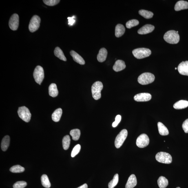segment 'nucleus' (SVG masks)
<instances>
[{
    "label": "nucleus",
    "mask_w": 188,
    "mask_h": 188,
    "mask_svg": "<svg viewBox=\"0 0 188 188\" xmlns=\"http://www.w3.org/2000/svg\"><path fill=\"white\" fill-rule=\"evenodd\" d=\"M178 31L171 30L166 32L164 36V39L170 44H176L180 41V35Z\"/></svg>",
    "instance_id": "obj_1"
},
{
    "label": "nucleus",
    "mask_w": 188,
    "mask_h": 188,
    "mask_svg": "<svg viewBox=\"0 0 188 188\" xmlns=\"http://www.w3.org/2000/svg\"><path fill=\"white\" fill-rule=\"evenodd\" d=\"M103 88V84L101 82H96L93 84L91 87V91L93 97L95 100H98L101 98V92Z\"/></svg>",
    "instance_id": "obj_2"
},
{
    "label": "nucleus",
    "mask_w": 188,
    "mask_h": 188,
    "mask_svg": "<svg viewBox=\"0 0 188 188\" xmlns=\"http://www.w3.org/2000/svg\"><path fill=\"white\" fill-rule=\"evenodd\" d=\"M155 78V76L153 74L149 73H145L139 76L138 81V83L142 85H147L154 82Z\"/></svg>",
    "instance_id": "obj_3"
},
{
    "label": "nucleus",
    "mask_w": 188,
    "mask_h": 188,
    "mask_svg": "<svg viewBox=\"0 0 188 188\" xmlns=\"http://www.w3.org/2000/svg\"><path fill=\"white\" fill-rule=\"evenodd\" d=\"M132 54L137 59H142L150 56L151 51L148 49L140 48L134 49L132 51Z\"/></svg>",
    "instance_id": "obj_4"
},
{
    "label": "nucleus",
    "mask_w": 188,
    "mask_h": 188,
    "mask_svg": "<svg viewBox=\"0 0 188 188\" xmlns=\"http://www.w3.org/2000/svg\"><path fill=\"white\" fill-rule=\"evenodd\" d=\"M156 159L160 163L165 164L171 163L172 162V158L169 153L165 152H160L156 156Z\"/></svg>",
    "instance_id": "obj_5"
},
{
    "label": "nucleus",
    "mask_w": 188,
    "mask_h": 188,
    "mask_svg": "<svg viewBox=\"0 0 188 188\" xmlns=\"http://www.w3.org/2000/svg\"><path fill=\"white\" fill-rule=\"evenodd\" d=\"M18 114L21 119L26 122L30 121L31 114L29 109L25 106L19 107L18 111Z\"/></svg>",
    "instance_id": "obj_6"
},
{
    "label": "nucleus",
    "mask_w": 188,
    "mask_h": 188,
    "mask_svg": "<svg viewBox=\"0 0 188 188\" xmlns=\"http://www.w3.org/2000/svg\"><path fill=\"white\" fill-rule=\"evenodd\" d=\"M33 76L36 82L41 85L44 77V71L43 68L39 65H38L35 69Z\"/></svg>",
    "instance_id": "obj_7"
},
{
    "label": "nucleus",
    "mask_w": 188,
    "mask_h": 188,
    "mask_svg": "<svg viewBox=\"0 0 188 188\" xmlns=\"http://www.w3.org/2000/svg\"><path fill=\"white\" fill-rule=\"evenodd\" d=\"M128 132L126 129H123L116 137L115 141V146L119 149L123 145L124 142L127 138Z\"/></svg>",
    "instance_id": "obj_8"
},
{
    "label": "nucleus",
    "mask_w": 188,
    "mask_h": 188,
    "mask_svg": "<svg viewBox=\"0 0 188 188\" xmlns=\"http://www.w3.org/2000/svg\"><path fill=\"white\" fill-rule=\"evenodd\" d=\"M41 21V18L39 16L35 15L33 16L29 25V30L31 32H34L38 30L40 27Z\"/></svg>",
    "instance_id": "obj_9"
},
{
    "label": "nucleus",
    "mask_w": 188,
    "mask_h": 188,
    "mask_svg": "<svg viewBox=\"0 0 188 188\" xmlns=\"http://www.w3.org/2000/svg\"><path fill=\"white\" fill-rule=\"evenodd\" d=\"M149 139L146 134H142L139 136L136 140V145L140 148H143L149 145Z\"/></svg>",
    "instance_id": "obj_10"
},
{
    "label": "nucleus",
    "mask_w": 188,
    "mask_h": 188,
    "mask_svg": "<svg viewBox=\"0 0 188 188\" xmlns=\"http://www.w3.org/2000/svg\"><path fill=\"white\" fill-rule=\"evenodd\" d=\"M19 25V16L17 14H14L10 18L9 22V27L13 30H17Z\"/></svg>",
    "instance_id": "obj_11"
},
{
    "label": "nucleus",
    "mask_w": 188,
    "mask_h": 188,
    "mask_svg": "<svg viewBox=\"0 0 188 188\" xmlns=\"http://www.w3.org/2000/svg\"><path fill=\"white\" fill-rule=\"evenodd\" d=\"M151 96L149 93H140L134 96V99L136 101L145 102L149 101L151 99Z\"/></svg>",
    "instance_id": "obj_12"
},
{
    "label": "nucleus",
    "mask_w": 188,
    "mask_h": 188,
    "mask_svg": "<svg viewBox=\"0 0 188 188\" xmlns=\"http://www.w3.org/2000/svg\"><path fill=\"white\" fill-rule=\"evenodd\" d=\"M178 70L182 75L188 76V61L181 63L178 65Z\"/></svg>",
    "instance_id": "obj_13"
},
{
    "label": "nucleus",
    "mask_w": 188,
    "mask_h": 188,
    "mask_svg": "<svg viewBox=\"0 0 188 188\" xmlns=\"http://www.w3.org/2000/svg\"><path fill=\"white\" fill-rule=\"evenodd\" d=\"M154 29L155 27L153 25L147 24L139 29L138 31V33L140 35L146 34L152 32Z\"/></svg>",
    "instance_id": "obj_14"
},
{
    "label": "nucleus",
    "mask_w": 188,
    "mask_h": 188,
    "mask_svg": "<svg viewBox=\"0 0 188 188\" xmlns=\"http://www.w3.org/2000/svg\"><path fill=\"white\" fill-rule=\"evenodd\" d=\"M70 55L72 56L74 61L80 65H84L85 64V61L83 58L77 53L74 51H71L70 52Z\"/></svg>",
    "instance_id": "obj_15"
},
{
    "label": "nucleus",
    "mask_w": 188,
    "mask_h": 188,
    "mask_svg": "<svg viewBox=\"0 0 188 188\" xmlns=\"http://www.w3.org/2000/svg\"><path fill=\"white\" fill-rule=\"evenodd\" d=\"M126 67L125 62L122 60H118L113 65V69L115 72H118L125 69Z\"/></svg>",
    "instance_id": "obj_16"
},
{
    "label": "nucleus",
    "mask_w": 188,
    "mask_h": 188,
    "mask_svg": "<svg viewBox=\"0 0 188 188\" xmlns=\"http://www.w3.org/2000/svg\"><path fill=\"white\" fill-rule=\"evenodd\" d=\"M137 184V180L135 175H131L128 179L125 185V188H134Z\"/></svg>",
    "instance_id": "obj_17"
},
{
    "label": "nucleus",
    "mask_w": 188,
    "mask_h": 188,
    "mask_svg": "<svg viewBox=\"0 0 188 188\" xmlns=\"http://www.w3.org/2000/svg\"><path fill=\"white\" fill-rule=\"evenodd\" d=\"M107 51L105 48L100 49L97 56L98 61L100 63L105 61L107 57Z\"/></svg>",
    "instance_id": "obj_18"
},
{
    "label": "nucleus",
    "mask_w": 188,
    "mask_h": 188,
    "mask_svg": "<svg viewBox=\"0 0 188 188\" xmlns=\"http://www.w3.org/2000/svg\"><path fill=\"white\" fill-rule=\"evenodd\" d=\"M187 9H188V2L184 1H178L175 6V10L176 11H180Z\"/></svg>",
    "instance_id": "obj_19"
},
{
    "label": "nucleus",
    "mask_w": 188,
    "mask_h": 188,
    "mask_svg": "<svg viewBox=\"0 0 188 188\" xmlns=\"http://www.w3.org/2000/svg\"><path fill=\"white\" fill-rule=\"evenodd\" d=\"M125 30L123 25L118 24L117 25L115 29V35L117 37H121L125 34Z\"/></svg>",
    "instance_id": "obj_20"
},
{
    "label": "nucleus",
    "mask_w": 188,
    "mask_h": 188,
    "mask_svg": "<svg viewBox=\"0 0 188 188\" xmlns=\"http://www.w3.org/2000/svg\"><path fill=\"white\" fill-rule=\"evenodd\" d=\"M188 106V101L187 100H180L173 106V108L176 109H181L185 108Z\"/></svg>",
    "instance_id": "obj_21"
},
{
    "label": "nucleus",
    "mask_w": 188,
    "mask_h": 188,
    "mask_svg": "<svg viewBox=\"0 0 188 188\" xmlns=\"http://www.w3.org/2000/svg\"><path fill=\"white\" fill-rule=\"evenodd\" d=\"M49 94L52 97H56L58 94V91L56 84L52 83L49 87Z\"/></svg>",
    "instance_id": "obj_22"
},
{
    "label": "nucleus",
    "mask_w": 188,
    "mask_h": 188,
    "mask_svg": "<svg viewBox=\"0 0 188 188\" xmlns=\"http://www.w3.org/2000/svg\"><path fill=\"white\" fill-rule=\"evenodd\" d=\"M158 126L159 133L162 136H167L169 134V131L163 123L161 122H158Z\"/></svg>",
    "instance_id": "obj_23"
},
{
    "label": "nucleus",
    "mask_w": 188,
    "mask_h": 188,
    "mask_svg": "<svg viewBox=\"0 0 188 188\" xmlns=\"http://www.w3.org/2000/svg\"><path fill=\"white\" fill-rule=\"evenodd\" d=\"M63 113V111L61 108H58L53 113L52 118L53 120L55 122H58L60 120Z\"/></svg>",
    "instance_id": "obj_24"
},
{
    "label": "nucleus",
    "mask_w": 188,
    "mask_h": 188,
    "mask_svg": "<svg viewBox=\"0 0 188 188\" xmlns=\"http://www.w3.org/2000/svg\"><path fill=\"white\" fill-rule=\"evenodd\" d=\"M10 143V137L8 136H6L4 137L2 140L1 143V149L3 151L7 150L9 147Z\"/></svg>",
    "instance_id": "obj_25"
},
{
    "label": "nucleus",
    "mask_w": 188,
    "mask_h": 188,
    "mask_svg": "<svg viewBox=\"0 0 188 188\" xmlns=\"http://www.w3.org/2000/svg\"><path fill=\"white\" fill-rule=\"evenodd\" d=\"M54 54L56 57L64 61H66L67 59L64 54L63 51L59 47H56L54 51Z\"/></svg>",
    "instance_id": "obj_26"
},
{
    "label": "nucleus",
    "mask_w": 188,
    "mask_h": 188,
    "mask_svg": "<svg viewBox=\"0 0 188 188\" xmlns=\"http://www.w3.org/2000/svg\"><path fill=\"white\" fill-rule=\"evenodd\" d=\"M158 187L160 188H165L168 185V181L163 176H160L158 180Z\"/></svg>",
    "instance_id": "obj_27"
},
{
    "label": "nucleus",
    "mask_w": 188,
    "mask_h": 188,
    "mask_svg": "<svg viewBox=\"0 0 188 188\" xmlns=\"http://www.w3.org/2000/svg\"><path fill=\"white\" fill-rule=\"evenodd\" d=\"M70 134L72 137L73 139L76 141L79 139L81 132L79 129H74L70 131Z\"/></svg>",
    "instance_id": "obj_28"
},
{
    "label": "nucleus",
    "mask_w": 188,
    "mask_h": 188,
    "mask_svg": "<svg viewBox=\"0 0 188 188\" xmlns=\"http://www.w3.org/2000/svg\"><path fill=\"white\" fill-rule=\"evenodd\" d=\"M42 185L44 187L49 188L51 187V183L48 176L46 175H43L41 178Z\"/></svg>",
    "instance_id": "obj_29"
},
{
    "label": "nucleus",
    "mask_w": 188,
    "mask_h": 188,
    "mask_svg": "<svg viewBox=\"0 0 188 188\" xmlns=\"http://www.w3.org/2000/svg\"><path fill=\"white\" fill-rule=\"evenodd\" d=\"M139 13L140 15L147 19H151L153 17L154 15L152 12L144 10H140L139 11Z\"/></svg>",
    "instance_id": "obj_30"
},
{
    "label": "nucleus",
    "mask_w": 188,
    "mask_h": 188,
    "mask_svg": "<svg viewBox=\"0 0 188 188\" xmlns=\"http://www.w3.org/2000/svg\"><path fill=\"white\" fill-rule=\"evenodd\" d=\"M63 146L64 149L67 150L69 149L70 143V137L66 135L64 137L63 139Z\"/></svg>",
    "instance_id": "obj_31"
},
{
    "label": "nucleus",
    "mask_w": 188,
    "mask_h": 188,
    "mask_svg": "<svg viewBox=\"0 0 188 188\" xmlns=\"http://www.w3.org/2000/svg\"><path fill=\"white\" fill-rule=\"evenodd\" d=\"M24 168L21 165H17L13 166L10 169L11 172L13 173H21L25 171Z\"/></svg>",
    "instance_id": "obj_32"
},
{
    "label": "nucleus",
    "mask_w": 188,
    "mask_h": 188,
    "mask_svg": "<svg viewBox=\"0 0 188 188\" xmlns=\"http://www.w3.org/2000/svg\"><path fill=\"white\" fill-rule=\"evenodd\" d=\"M119 180V176L118 174L114 175L113 179L109 182L108 184L109 188H114L117 185Z\"/></svg>",
    "instance_id": "obj_33"
},
{
    "label": "nucleus",
    "mask_w": 188,
    "mask_h": 188,
    "mask_svg": "<svg viewBox=\"0 0 188 188\" xmlns=\"http://www.w3.org/2000/svg\"><path fill=\"white\" fill-rule=\"evenodd\" d=\"M139 24V21L136 19L130 20L126 24V26L128 29H130L133 27L137 26Z\"/></svg>",
    "instance_id": "obj_34"
},
{
    "label": "nucleus",
    "mask_w": 188,
    "mask_h": 188,
    "mask_svg": "<svg viewBox=\"0 0 188 188\" xmlns=\"http://www.w3.org/2000/svg\"><path fill=\"white\" fill-rule=\"evenodd\" d=\"M81 149V146L80 144H77L76 145L73 149L72 153H71V156L72 158L74 157L80 152Z\"/></svg>",
    "instance_id": "obj_35"
},
{
    "label": "nucleus",
    "mask_w": 188,
    "mask_h": 188,
    "mask_svg": "<svg viewBox=\"0 0 188 188\" xmlns=\"http://www.w3.org/2000/svg\"><path fill=\"white\" fill-rule=\"evenodd\" d=\"M43 2L49 6H54L58 4L60 2L59 0H44Z\"/></svg>",
    "instance_id": "obj_36"
},
{
    "label": "nucleus",
    "mask_w": 188,
    "mask_h": 188,
    "mask_svg": "<svg viewBox=\"0 0 188 188\" xmlns=\"http://www.w3.org/2000/svg\"><path fill=\"white\" fill-rule=\"evenodd\" d=\"M27 183L25 181H18L15 182L13 186V188H24L26 187Z\"/></svg>",
    "instance_id": "obj_37"
},
{
    "label": "nucleus",
    "mask_w": 188,
    "mask_h": 188,
    "mask_svg": "<svg viewBox=\"0 0 188 188\" xmlns=\"http://www.w3.org/2000/svg\"><path fill=\"white\" fill-rule=\"evenodd\" d=\"M121 120V116L120 115H117L116 117L115 121L112 124V127H115L117 126L118 124L120 123Z\"/></svg>",
    "instance_id": "obj_38"
},
{
    "label": "nucleus",
    "mask_w": 188,
    "mask_h": 188,
    "mask_svg": "<svg viewBox=\"0 0 188 188\" xmlns=\"http://www.w3.org/2000/svg\"><path fill=\"white\" fill-rule=\"evenodd\" d=\"M182 129L186 133H188V119L185 120L182 125Z\"/></svg>",
    "instance_id": "obj_39"
},
{
    "label": "nucleus",
    "mask_w": 188,
    "mask_h": 188,
    "mask_svg": "<svg viewBox=\"0 0 188 188\" xmlns=\"http://www.w3.org/2000/svg\"><path fill=\"white\" fill-rule=\"evenodd\" d=\"M75 16H73L72 17L68 18V25L70 26H72V25H73L75 23Z\"/></svg>",
    "instance_id": "obj_40"
},
{
    "label": "nucleus",
    "mask_w": 188,
    "mask_h": 188,
    "mask_svg": "<svg viewBox=\"0 0 188 188\" xmlns=\"http://www.w3.org/2000/svg\"><path fill=\"white\" fill-rule=\"evenodd\" d=\"M87 187H88V186H87V184H84L77 188H87Z\"/></svg>",
    "instance_id": "obj_41"
},
{
    "label": "nucleus",
    "mask_w": 188,
    "mask_h": 188,
    "mask_svg": "<svg viewBox=\"0 0 188 188\" xmlns=\"http://www.w3.org/2000/svg\"><path fill=\"white\" fill-rule=\"evenodd\" d=\"M176 188H180V187H177Z\"/></svg>",
    "instance_id": "obj_42"
},
{
    "label": "nucleus",
    "mask_w": 188,
    "mask_h": 188,
    "mask_svg": "<svg viewBox=\"0 0 188 188\" xmlns=\"http://www.w3.org/2000/svg\"><path fill=\"white\" fill-rule=\"evenodd\" d=\"M175 69H176H176H177V68H175Z\"/></svg>",
    "instance_id": "obj_43"
}]
</instances>
